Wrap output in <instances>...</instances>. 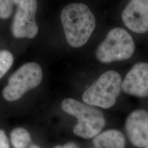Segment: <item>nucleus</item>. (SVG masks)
<instances>
[{
    "instance_id": "nucleus-1",
    "label": "nucleus",
    "mask_w": 148,
    "mask_h": 148,
    "mask_svg": "<svg viewBox=\"0 0 148 148\" xmlns=\"http://www.w3.org/2000/svg\"><path fill=\"white\" fill-rule=\"evenodd\" d=\"M60 19L68 44L80 47L86 43L95 27V18L86 5L72 3L61 12Z\"/></svg>"
},
{
    "instance_id": "nucleus-2",
    "label": "nucleus",
    "mask_w": 148,
    "mask_h": 148,
    "mask_svg": "<svg viewBox=\"0 0 148 148\" xmlns=\"http://www.w3.org/2000/svg\"><path fill=\"white\" fill-rule=\"evenodd\" d=\"M61 107L66 113L77 118V123L73 127V133L79 137L94 138L100 133L106 124L101 111L73 98L64 99Z\"/></svg>"
},
{
    "instance_id": "nucleus-3",
    "label": "nucleus",
    "mask_w": 148,
    "mask_h": 148,
    "mask_svg": "<svg viewBox=\"0 0 148 148\" xmlns=\"http://www.w3.org/2000/svg\"><path fill=\"white\" fill-rule=\"evenodd\" d=\"M121 77L116 71L103 73L83 93L82 100L86 104L102 108H110L115 103L121 88Z\"/></svg>"
},
{
    "instance_id": "nucleus-4",
    "label": "nucleus",
    "mask_w": 148,
    "mask_h": 148,
    "mask_svg": "<svg viewBox=\"0 0 148 148\" xmlns=\"http://www.w3.org/2000/svg\"><path fill=\"white\" fill-rule=\"evenodd\" d=\"M135 50V44L128 32L121 27L110 30L96 50L97 60L103 63L127 60Z\"/></svg>"
},
{
    "instance_id": "nucleus-5",
    "label": "nucleus",
    "mask_w": 148,
    "mask_h": 148,
    "mask_svg": "<svg viewBox=\"0 0 148 148\" xmlns=\"http://www.w3.org/2000/svg\"><path fill=\"white\" fill-rule=\"evenodd\" d=\"M42 71L36 62H27L19 67L9 77L2 95L5 100L14 101L29 90L37 87L42 82Z\"/></svg>"
},
{
    "instance_id": "nucleus-6",
    "label": "nucleus",
    "mask_w": 148,
    "mask_h": 148,
    "mask_svg": "<svg viewBox=\"0 0 148 148\" xmlns=\"http://www.w3.org/2000/svg\"><path fill=\"white\" fill-rule=\"evenodd\" d=\"M36 0H21L11 25V31L16 38H33L38 34V27L35 20Z\"/></svg>"
},
{
    "instance_id": "nucleus-7",
    "label": "nucleus",
    "mask_w": 148,
    "mask_h": 148,
    "mask_svg": "<svg viewBox=\"0 0 148 148\" xmlns=\"http://www.w3.org/2000/svg\"><path fill=\"white\" fill-rule=\"evenodd\" d=\"M123 23L132 32L148 31V0H131L121 14Z\"/></svg>"
},
{
    "instance_id": "nucleus-8",
    "label": "nucleus",
    "mask_w": 148,
    "mask_h": 148,
    "mask_svg": "<svg viewBox=\"0 0 148 148\" xmlns=\"http://www.w3.org/2000/svg\"><path fill=\"white\" fill-rule=\"evenodd\" d=\"M125 128L130 141L138 147L148 146V112L136 110L129 114Z\"/></svg>"
},
{
    "instance_id": "nucleus-9",
    "label": "nucleus",
    "mask_w": 148,
    "mask_h": 148,
    "mask_svg": "<svg viewBox=\"0 0 148 148\" xmlns=\"http://www.w3.org/2000/svg\"><path fill=\"white\" fill-rule=\"evenodd\" d=\"M121 88L129 95L140 97L148 96V63L135 64L122 82Z\"/></svg>"
},
{
    "instance_id": "nucleus-10",
    "label": "nucleus",
    "mask_w": 148,
    "mask_h": 148,
    "mask_svg": "<svg viewBox=\"0 0 148 148\" xmlns=\"http://www.w3.org/2000/svg\"><path fill=\"white\" fill-rule=\"evenodd\" d=\"M92 148H125L124 135L118 130H108L99 133L92 140Z\"/></svg>"
},
{
    "instance_id": "nucleus-11",
    "label": "nucleus",
    "mask_w": 148,
    "mask_h": 148,
    "mask_svg": "<svg viewBox=\"0 0 148 148\" xmlns=\"http://www.w3.org/2000/svg\"><path fill=\"white\" fill-rule=\"evenodd\" d=\"M10 141L14 148H27L31 143L28 131L23 127H16L10 134Z\"/></svg>"
},
{
    "instance_id": "nucleus-12",
    "label": "nucleus",
    "mask_w": 148,
    "mask_h": 148,
    "mask_svg": "<svg viewBox=\"0 0 148 148\" xmlns=\"http://www.w3.org/2000/svg\"><path fill=\"white\" fill-rule=\"evenodd\" d=\"M13 56L5 49L0 50V79L10 69L13 64Z\"/></svg>"
},
{
    "instance_id": "nucleus-13",
    "label": "nucleus",
    "mask_w": 148,
    "mask_h": 148,
    "mask_svg": "<svg viewBox=\"0 0 148 148\" xmlns=\"http://www.w3.org/2000/svg\"><path fill=\"white\" fill-rule=\"evenodd\" d=\"M21 0H0V18H8L12 14L14 5H18Z\"/></svg>"
},
{
    "instance_id": "nucleus-14",
    "label": "nucleus",
    "mask_w": 148,
    "mask_h": 148,
    "mask_svg": "<svg viewBox=\"0 0 148 148\" xmlns=\"http://www.w3.org/2000/svg\"><path fill=\"white\" fill-rule=\"evenodd\" d=\"M0 148H10L8 138L2 130H0Z\"/></svg>"
},
{
    "instance_id": "nucleus-15",
    "label": "nucleus",
    "mask_w": 148,
    "mask_h": 148,
    "mask_svg": "<svg viewBox=\"0 0 148 148\" xmlns=\"http://www.w3.org/2000/svg\"><path fill=\"white\" fill-rule=\"evenodd\" d=\"M53 148H79V147L76 144L73 143V142H69V143H66L63 145L55 146Z\"/></svg>"
},
{
    "instance_id": "nucleus-16",
    "label": "nucleus",
    "mask_w": 148,
    "mask_h": 148,
    "mask_svg": "<svg viewBox=\"0 0 148 148\" xmlns=\"http://www.w3.org/2000/svg\"><path fill=\"white\" fill-rule=\"evenodd\" d=\"M27 148H40L39 146L35 145V144H29V145Z\"/></svg>"
},
{
    "instance_id": "nucleus-17",
    "label": "nucleus",
    "mask_w": 148,
    "mask_h": 148,
    "mask_svg": "<svg viewBox=\"0 0 148 148\" xmlns=\"http://www.w3.org/2000/svg\"><path fill=\"white\" fill-rule=\"evenodd\" d=\"M144 148H148V146H147V147H144Z\"/></svg>"
}]
</instances>
